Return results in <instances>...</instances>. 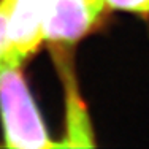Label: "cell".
Masks as SVG:
<instances>
[{
	"mask_svg": "<svg viewBox=\"0 0 149 149\" xmlns=\"http://www.w3.org/2000/svg\"><path fill=\"white\" fill-rule=\"evenodd\" d=\"M56 62L60 63L62 83L67 98V140L59 146H92V132L87 119V113L76 89L74 76L72 72V63L65 57L63 46H51Z\"/></svg>",
	"mask_w": 149,
	"mask_h": 149,
	"instance_id": "277c9868",
	"label": "cell"
},
{
	"mask_svg": "<svg viewBox=\"0 0 149 149\" xmlns=\"http://www.w3.org/2000/svg\"><path fill=\"white\" fill-rule=\"evenodd\" d=\"M105 0H49L41 35L51 46L70 48L97 26Z\"/></svg>",
	"mask_w": 149,
	"mask_h": 149,
	"instance_id": "7a4b0ae2",
	"label": "cell"
},
{
	"mask_svg": "<svg viewBox=\"0 0 149 149\" xmlns=\"http://www.w3.org/2000/svg\"><path fill=\"white\" fill-rule=\"evenodd\" d=\"M106 8L118 11L135 13V15H149V0H105Z\"/></svg>",
	"mask_w": 149,
	"mask_h": 149,
	"instance_id": "5b68a950",
	"label": "cell"
},
{
	"mask_svg": "<svg viewBox=\"0 0 149 149\" xmlns=\"http://www.w3.org/2000/svg\"><path fill=\"white\" fill-rule=\"evenodd\" d=\"M49 0H10L5 26L3 67L22 65L43 41V21Z\"/></svg>",
	"mask_w": 149,
	"mask_h": 149,
	"instance_id": "3957f363",
	"label": "cell"
},
{
	"mask_svg": "<svg viewBox=\"0 0 149 149\" xmlns=\"http://www.w3.org/2000/svg\"><path fill=\"white\" fill-rule=\"evenodd\" d=\"M10 0H0V70L3 68V46H5V26H6V15H8Z\"/></svg>",
	"mask_w": 149,
	"mask_h": 149,
	"instance_id": "8992f818",
	"label": "cell"
},
{
	"mask_svg": "<svg viewBox=\"0 0 149 149\" xmlns=\"http://www.w3.org/2000/svg\"><path fill=\"white\" fill-rule=\"evenodd\" d=\"M0 118L5 146L17 149L57 148L46 132L21 65L0 70Z\"/></svg>",
	"mask_w": 149,
	"mask_h": 149,
	"instance_id": "6da1fadb",
	"label": "cell"
}]
</instances>
